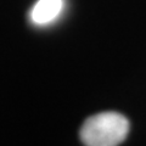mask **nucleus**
<instances>
[{
  "instance_id": "obj_1",
  "label": "nucleus",
  "mask_w": 146,
  "mask_h": 146,
  "mask_svg": "<svg viewBox=\"0 0 146 146\" xmlns=\"http://www.w3.org/2000/svg\"><path fill=\"white\" fill-rule=\"evenodd\" d=\"M130 129L128 118L118 112H101L86 118L79 136L85 146H118Z\"/></svg>"
},
{
  "instance_id": "obj_2",
  "label": "nucleus",
  "mask_w": 146,
  "mask_h": 146,
  "mask_svg": "<svg viewBox=\"0 0 146 146\" xmlns=\"http://www.w3.org/2000/svg\"><path fill=\"white\" fill-rule=\"evenodd\" d=\"M63 0H38L31 10V21L36 26L51 23L60 16Z\"/></svg>"
}]
</instances>
